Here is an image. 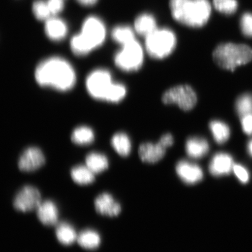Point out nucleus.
I'll list each match as a JSON object with an SVG mask.
<instances>
[{"mask_svg": "<svg viewBox=\"0 0 252 252\" xmlns=\"http://www.w3.org/2000/svg\"><path fill=\"white\" fill-rule=\"evenodd\" d=\"M39 86L50 87L61 91L70 90L76 83L73 67L65 59L52 57L40 63L34 72Z\"/></svg>", "mask_w": 252, "mask_h": 252, "instance_id": "1", "label": "nucleus"}, {"mask_svg": "<svg viewBox=\"0 0 252 252\" xmlns=\"http://www.w3.org/2000/svg\"><path fill=\"white\" fill-rule=\"evenodd\" d=\"M169 8L175 20L191 28L204 26L212 14L209 0H170Z\"/></svg>", "mask_w": 252, "mask_h": 252, "instance_id": "2", "label": "nucleus"}, {"mask_svg": "<svg viewBox=\"0 0 252 252\" xmlns=\"http://www.w3.org/2000/svg\"><path fill=\"white\" fill-rule=\"evenodd\" d=\"M214 62L220 68L234 71L236 67L247 64L252 60V49L242 44H220L213 53Z\"/></svg>", "mask_w": 252, "mask_h": 252, "instance_id": "3", "label": "nucleus"}, {"mask_svg": "<svg viewBox=\"0 0 252 252\" xmlns=\"http://www.w3.org/2000/svg\"><path fill=\"white\" fill-rule=\"evenodd\" d=\"M176 41L175 34L172 30L168 28L157 29L146 37L147 51L153 58H164L174 50Z\"/></svg>", "mask_w": 252, "mask_h": 252, "instance_id": "4", "label": "nucleus"}, {"mask_svg": "<svg viewBox=\"0 0 252 252\" xmlns=\"http://www.w3.org/2000/svg\"><path fill=\"white\" fill-rule=\"evenodd\" d=\"M143 50L139 43L134 40L123 46L116 53L114 61L115 64L122 70L133 71L138 70L143 64Z\"/></svg>", "mask_w": 252, "mask_h": 252, "instance_id": "5", "label": "nucleus"}, {"mask_svg": "<svg viewBox=\"0 0 252 252\" xmlns=\"http://www.w3.org/2000/svg\"><path fill=\"white\" fill-rule=\"evenodd\" d=\"M110 72L103 69L94 70L88 75L86 85L88 93L97 100H106L113 85Z\"/></svg>", "mask_w": 252, "mask_h": 252, "instance_id": "6", "label": "nucleus"}, {"mask_svg": "<svg viewBox=\"0 0 252 252\" xmlns=\"http://www.w3.org/2000/svg\"><path fill=\"white\" fill-rule=\"evenodd\" d=\"M162 99L165 104H176L179 108L187 111L196 105L197 96L191 87L181 85L166 91Z\"/></svg>", "mask_w": 252, "mask_h": 252, "instance_id": "7", "label": "nucleus"}, {"mask_svg": "<svg viewBox=\"0 0 252 252\" xmlns=\"http://www.w3.org/2000/svg\"><path fill=\"white\" fill-rule=\"evenodd\" d=\"M93 49L97 48L105 42L106 29L101 19L90 16L84 20L80 33Z\"/></svg>", "mask_w": 252, "mask_h": 252, "instance_id": "8", "label": "nucleus"}, {"mask_svg": "<svg viewBox=\"0 0 252 252\" xmlns=\"http://www.w3.org/2000/svg\"><path fill=\"white\" fill-rule=\"evenodd\" d=\"M42 203L41 194L37 189L25 186L19 191L14 198V207L22 212H29L37 209Z\"/></svg>", "mask_w": 252, "mask_h": 252, "instance_id": "9", "label": "nucleus"}, {"mask_svg": "<svg viewBox=\"0 0 252 252\" xmlns=\"http://www.w3.org/2000/svg\"><path fill=\"white\" fill-rule=\"evenodd\" d=\"M45 163L42 151L37 147H30L24 151L19 159V169L24 172H32L42 167Z\"/></svg>", "mask_w": 252, "mask_h": 252, "instance_id": "10", "label": "nucleus"}, {"mask_svg": "<svg viewBox=\"0 0 252 252\" xmlns=\"http://www.w3.org/2000/svg\"><path fill=\"white\" fill-rule=\"evenodd\" d=\"M176 173L187 185H194L203 180L204 174L200 167L187 160H181L176 167Z\"/></svg>", "mask_w": 252, "mask_h": 252, "instance_id": "11", "label": "nucleus"}, {"mask_svg": "<svg viewBox=\"0 0 252 252\" xmlns=\"http://www.w3.org/2000/svg\"><path fill=\"white\" fill-rule=\"evenodd\" d=\"M94 205L96 212L102 216H118L122 210L121 204L108 193L99 194L94 200Z\"/></svg>", "mask_w": 252, "mask_h": 252, "instance_id": "12", "label": "nucleus"}, {"mask_svg": "<svg viewBox=\"0 0 252 252\" xmlns=\"http://www.w3.org/2000/svg\"><path fill=\"white\" fill-rule=\"evenodd\" d=\"M234 160L229 154L223 153L216 154L211 160L209 171L214 176L219 177L229 175L234 166Z\"/></svg>", "mask_w": 252, "mask_h": 252, "instance_id": "13", "label": "nucleus"}, {"mask_svg": "<svg viewBox=\"0 0 252 252\" xmlns=\"http://www.w3.org/2000/svg\"><path fill=\"white\" fill-rule=\"evenodd\" d=\"M166 149L159 142L157 144L146 143L140 145L138 154L142 161L155 163L164 157Z\"/></svg>", "mask_w": 252, "mask_h": 252, "instance_id": "14", "label": "nucleus"}, {"mask_svg": "<svg viewBox=\"0 0 252 252\" xmlns=\"http://www.w3.org/2000/svg\"><path fill=\"white\" fill-rule=\"evenodd\" d=\"M37 217L43 224L53 226L58 224L59 209L55 202L52 200H45L37 207Z\"/></svg>", "mask_w": 252, "mask_h": 252, "instance_id": "15", "label": "nucleus"}, {"mask_svg": "<svg viewBox=\"0 0 252 252\" xmlns=\"http://www.w3.org/2000/svg\"><path fill=\"white\" fill-rule=\"evenodd\" d=\"M67 23L61 18L50 17L46 21L45 31L47 37L53 41H61L65 38L68 33Z\"/></svg>", "mask_w": 252, "mask_h": 252, "instance_id": "16", "label": "nucleus"}, {"mask_svg": "<svg viewBox=\"0 0 252 252\" xmlns=\"http://www.w3.org/2000/svg\"><path fill=\"white\" fill-rule=\"evenodd\" d=\"M186 151L188 155L192 158L200 159L209 152V145L203 138L191 137L187 141Z\"/></svg>", "mask_w": 252, "mask_h": 252, "instance_id": "17", "label": "nucleus"}, {"mask_svg": "<svg viewBox=\"0 0 252 252\" xmlns=\"http://www.w3.org/2000/svg\"><path fill=\"white\" fill-rule=\"evenodd\" d=\"M134 29L141 36L146 37L157 29L156 18L149 13L138 15L134 21Z\"/></svg>", "mask_w": 252, "mask_h": 252, "instance_id": "18", "label": "nucleus"}, {"mask_svg": "<svg viewBox=\"0 0 252 252\" xmlns=\"http://www.w3.org/2000/svg\"><path fill=\"white\" fill-rule=\"evenodd\" d=\"M56 235L60 243L66 246L73 244L78 237L73 226L66 222H62L57 224Z\"/></svg>", "mask_w": 252, "mask_h": 252, "instance_id": "19", "label": "nucleus"}, {"mask_svg": "<svg viewBox=\"0 0 252 252\" xmlns=\"http://www.w3.org/2000/svg\"><path fill=\"white\" fill-rule=\"evenodd\" d=\"M77 241L82 248L94 250L99 247L101 239L98 232L93 229H86L78 235Z\"/></svg>", "mask_w": 252, "mask_h": 252, "instance_id": "20", "label": "nucleus"}, {"mask_svg": "<svg viewBox=\"0 0 252 252\" xmlns=\"http://www.w3.org/2000/svg\"><path fill=\"white\" fill-rule=\"evenodd\" d=\"M86 165L94 173H99L108 168V158L102 154L93 152L88 154L86 158Z\"/></svg>", "mask_w": 252, "mask_h": 252, "instance_id": "21", "label": "nucleus"}, {"mask_svg": "<svg viewBox=\"0 0 252 252\" xmlns=\"http://www.w3.org/2000/svg\"><path fill=\"white\" fill-rule=\"evenodd\" d=\"M94 173L84 165H78L71 170V176L72 180L80 185L93 184L94 181Z\"/></svg>", "mask_w": 252, "mask_h": 252, "instance_id": "22", "label": "nucleus"}, {"mask_svg": "<svg viewBox=\"0 0 252 252\" xmlns=\"http://www.w3.org/2000/svg\"><path fill=\"white\" fill-rule=\"evenodd\" d=\"M111 144L113 149L122 157H127L131 152V141L125 133H118L113 135Z\"/></svg>", "mask_w": 252, "mask_h": 252, "instance_id": "23", "label": "nucleus"}, {"mask_svg": "<svg viewBox=\"0 0 252 252\" xmlns=\"http://www.w3.org/2000/svg\"><path fill=\"white\" fill-rule=\"evenodd\" d=\"M112 37L116 42L124 46L135 40L133 30L127 25L116 27L112 31Z\"/></svg>", "mask_w": 252, "mask_h": 252, "instance_id": "24", "label": "nucleus"}, {"mask_svg": "<svg viewBox=\"0 0 252 252\" xmlns=\"http://www.w3.org/2000/svg\"><path fill=\"white\" fill-rule=\"evenodd\" d=\"M210 128L214 140L217 143L222 144L228 140L230 136V129L228 126L225 123L219 121L211 122Z\"/></svg>", "mask_w": 252, "mask_h": 252, "instance_id": "25", "label": "nucleus"}, {"mask_svg": "<svg viewBox=\"0 0 252 252\" xmlns=\"http://www.w3.org/2000/svg\"><path fill=\"white\" fill-rule=\"evenodd\" d=\"M71 140L78 145H88L93 143L94 135L93 130L87 126H81L75 129L71 134Z\"/></svg>", "mask_w": 252, "mask_h": 252, "instance_id": "26", "label": "nucleus"}, {"mask_svg": "<svg viewBox=\"0 0 252 252\" xmlns=\"http://www.w3.org/2000/svg\"><path fill=\"white\" fill-rule=\"evenodd\" d=\"M70 47L72 52L78 56H86L93 50L80 33L75 34L72 37Z\"/></svg>", "mask_w": 252, "mask_h": 252, "instance_id": "27", "label": "nucleus"}, {"mask_svg": "<svg viewBox=\"0 0 252 252\" xmlns=\"http://www.w3.org/2000/svg\"><path fill=\"white\" fill-rule=\"evenodd\" d=\"M236 109L240 118L252 115V94H246L236 100Z\"/></svg>", "mask_w": 252, "mask_h": 252, "instance_id": "28", "label": "nucleus"}, {"mask_svg": "<svg viewBox=\"0 0 252 252\" xmlns=\"http://www.w3.org/2000/svg\"><path fill=\"white\" fill-rule=\"evenodd\" d=\"M213 5L216 10L225 15L234 14L237 11V0H213Z\"/></svg>", "mask_w": 252, "mask_h": 252, "instance_id": "29", "label": "nucleus"}, {"mask_svg": "<svg viewBox=\"0 0 252 252\" xmlns=\"http://www.w3.org/2000/svg\"><path fill=\"white\" fill-rule=\"evenodd\" d=\"M32 11L34 17L40 21H47L52 15L47 1L43 0H36L33 2Z\"/></svg>", "mask_w": 252, "mask_h": 252, "instance_id": "30", "label": "nucleus"}, {"mask_svg": "<svg viewBox=\"0 0 252 252\" xmlns=\"http://www.w3.org/2000/svg\"><path fill=\"white\" fill-rule=\"evenodd\" d=\"M126 94V87L124 85L114 83L107 96L106 101L118 103L124 98Z\"/></svg>", "mask_w": 252, "mask_h": 252, "instance_id": "31", "label": "nucleus"}, {"mask_svg": "<svg viewBox=\"0 0 252 252\" xmlns=\"http://www.w3.org/2000/svg\"><path fill=\"white\" fill-rule=\"evenodd\" d=\"M240 26L242 32L245 36L252 37V13L246 12L242 15Z\"/></svg>", "mask_w": 252, "mask_h": 252, "instance_id": "32", "label": "nucleus"}, {"mask_svg": "<svg viewBox=\"0 0 252 252\" xmlns=\"http://www.w3.org/2000/svg\"><path fill=\"white\" fill-rule=\"evenodd\" d=\"M47 3L52 15L61 13L64 8V0H47Z\"/></svg>", "mask_w": 252, "mask_h": 252, "instance_id": "33", "label": "nucleus"}, {"mask_svg": "<svg viewBox=\"0 0 252 252\" xmlns=\"http://www.w3.org/2000/svg\"><path fill=\"white\" fill-rule=\"evenodd\" d=\"M235 175L238 178L239 181L246 184L249 181L250 179V173H249L248 170L243 166L241 165H235L234 169H233Z\"/></svg>", "mask_w": 252, "mask_h": 252, "instance_id": "34", "label": "nucleus"}, {"mask_svg": "<svg viewBox=\"0 0 252 252\" xmlns=\"http://www.w3.org/2000/svg\"><path fill=\"white\" fill-rule=\"evenodd\" d=\"M241 122L245 133L248 135L252 134V115L245 116L242 118Z\"/></svg>", "mask_w": 252, "mask_h": 252, "instance_id": "35", "label": "nucleus"}, {"mask_svg": "<svg viewBox=\"0 0 252 252\" xmlns=\"http://www.w3.org/2000/svg\"><path fill=\"white\" fill-rule=\"evenodd\" d=\"M159 143L162 145L166 149L171 147L173 144V138L172 134L169 133L163 134L160 137Z\"/></svg>", "mask_w": 252, "mask_h": 252, "instance_id": "36", "label": "nucleus"}, {"mask_svg": "<svg viewBox=\"0 0 252 252\" xmlns=\"http://www.w3.org/2000/svg\"><path fill=\"white\" fill-rule=\"evenodd\" d=\"M77 1L79 2V4L82 5L90 7V6L96 4L98 0H77Z\"/></svg>", "mask_w": 252, "mask_h": 252, "instance_id": "37", "label": "nucleus"}, {"mask_svg": "<svg viewBox=\"0 0 252 252\" xmlns=\"http://www.w3.org/2000/svg\"><path fill=\"white\" fill-rule=\"evenodd\" d=\"M248 151L249 154L252 157V140L249 142L248 144Z\"/></svg>", "mask_w": 252, "mask_h": 252, "instance_id": "38", "label": "nucleus"}]
</instances>
